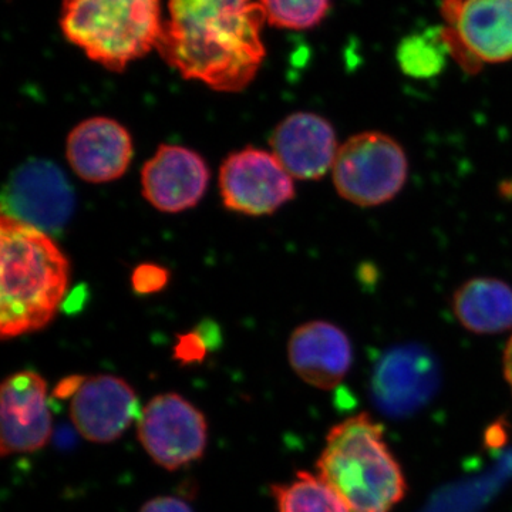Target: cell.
I'll list each match as a JSON object with an SVG mask.
<instances>
[{"instance_id": "cell-1", "label": "cell", "mask_w": 512, "mask_h": 512, "mask_svg": "<svg viewBox=\"0 0 512 512\" xmlns=\"http://www.w3.org/2000/svg\"><path fill=\"white\" fill-rule=\"evenodd\" d=\"M158 53L185 80L237 93L255 79L266 50L259 0H168Z\"/></svg>"}, {"instance_id": "cell-2", "label": "cell", "mask_w": 512, "mask_h": 512, "mask_svg": "<svg viewBox=\"0 0 512 512\" xmlns=\"http://www.w3.org/2000/svg\"><path fill=\"white\" fill-rule=\"evenodd\" d=\"M0 336L18 338L46 328L66 298L70 265L46 232L0 218Z\"/></svg>"}, {"instance_id": "cell-3", "label": "cell", "mask_w": 512, "mask_h": 512, "mask_svg": "<svg viewBox=\"0 0 512 512\" xmlns=\"http://www.w3.org/2000/svg\"><path fill=\"white\" fill-rule=\"evenodd\" d=\"M316 468L352 512H390L406 495V477L383 427L367 413L330 429Z\"/></svg>"}, {"instance_id": "cell-4", "label": "cell", "mask_w": 512, "mask_h": 512, "mask_svg": "<svg viewBox=\"0 0 512 512\" xmlns=\"http://www.w3.org/2000/svg\"><path fill=\"white\" fill-rule=\"evenodd\" d=\"M164 23L161 0H63L60 12L64 37L114 73L157 50Z\"/></svg>"}, {"instance_id": "cell-5", "label": "cell", "mask_w": 512, "mask_h": 512, "mask_svg": "<svg viewBox=\"0 0 512 512\" xmlns=\"http://www.w3.org/2000/svg\"><path fill=\"white\" fill-rule=\"evenodd\" d=\"M332 177L343 200L357 207H379L403 190L409 160L399 141L389 134L365 131L339 147Z\"/></svg>"}, {"instance_id": "cell-6", "label": "cell", "mask_w": 512, "mask_h": 512, "mask_svg": "<svg viewBox=\"0 0 512 512\" xmlns=\"http://www.w3.org/2000/svg\"><path fill=\"white\" fill-rule=\"evenodd\" d=\"M440 37L467 73L512 60V0H443Z\"/></svg>"}, {"instance_id": "cell-7", "label": "cell", "mask_w": 512, "mask_h": 512, "mask_svg": "<svg viewBox=\"0 0 512 512\" xmlns=\"http://www.w3.org/2000/svg\"><path fill=\"white\" fill-rule=\"evenodd\" d=\"M137 437L154 463L175 471L204 456L208 423L180 394H158L141 410Z\"/></svg>"}, {"instance_id": "cell-8", "label": "cell", "mask_w": 512, "mask_h": 512, "mask_svg": "<svg viewBox=\"0 0 512 512\" xmlns=\"http://www.w3.org/2000/svg\"><path fill=\"white\" fill-rule=\"evenodd\" d=\"M76 198L63 171L49 160H29L6 181L2 215L32 225L50 237L72 218Z\"/></svg>"}, {"instance_id": "cell-9", "label": "cell", "mask_w": 512, "mask_h": 512, "mask_svg": "<svg viewBox=\"0 0 512 512\" xmlns=\"http://www.w3.org/2000/svg\"><path fill=\"white\" fill-rule=\"evenodd\" d=\"M220 188L228 210L252 217L274 214L295 197L293 178L274 153L252 147L224 161Z\"/></svg>"}, {"instance_id": "cell-10", "label": "cell", "mask_w": 512, "mask_h": 512, "mask_svg": "<svg viewBox=\"0 0 512 512\" xmlns=\"http://www.w3.org/2000/svg\"><path fill=\"white\" fill-rule=\"evenodd\" d=\"M52 430L46 380L32 370L6 377L0 389L2 456L35 453L49 443Z\"/></svg>"}, {"instance_id": "cell-11", "label": "cell", "mask_w": 512, "mask_h": 512, "mask_svg": "<svg viewBox=\"0 0 512 512\" xmlns=\"http://www.w3.org/2000/svg\"><path fill=\"white\" fill-rule=\"evenodd\" d=\"M70 420L77 433L97 444L113 443L140 417L133 387L111 375L82 377L70 400Z\"/></svg>"}, {"instance_id": "cell-12", "label": "cell", "mask_w": 512, "mask_h": 512, "mask_svg": "<svg viewBox=\"0 0 512 512\" xmlns=\"http://www.w3.org/2000/svg\"><path fill=\"white\" fill-rule=\"evenodd\" d=\"M210 168L195 151L163 144L141 170L146 200L167 214L195 207L207 191Z\"/></svg>"}, {"instance_id": "cell-13", "label": "cell", "mask_w": 512, "mask_h": 512, "mask_svg": "<svg viewBox=\"0 0 512 512\" xmlns=\"http://www.w3.org/2000/svg\"><path fill=\"white\" fill-rule=\"evenodd\" d=\"M272 151L293 180H319L332 171L339 146L335 128L315 113H293L276 126Z\"/></svg>"}, {"instance_id": "cell-14", "label": "cell", "mask_w": 512, "mask_h": 512, "mask_svg": "<svg viewBox=\"0 0 512 512\" xmlns=\"http://www.w3.org/2000/svg\"><path fill=\"white\" fill-rule=\"evenodd\" d=\"M66 156L74 173L86 183H110L130 167L133 141L116 120L93 117L73 128L67 137Z\"/></svg>"}, {"instance_id": "cell-15", "label": "cell", "mask_w": 512, "mask_h": 512, "mask_svg": "<svg viewBox=\"0 0 512 512\" xmlns=\"http://www.w3.org/2000/svg\"><path fill=\"white\" fill-rule=\"evenodd\" d=\"M288 359L303 382L330 390L348 376L353 362L352 343L339 326L312 320L293 330Z\"/></svg>"}, {"instance_id": "cell-16", "label": "cell", "mask_w": 512, "mask_h": 512, "mask_svg": "<svg viewBox=\"0 0 512 512\" xmlns=\"http://www.w3.org/2000/svg\"><path fill=\"white\" fill-rule=\"evenodd\" d=\"M436 380L433 357L420 346L390 350L375 375L377 396L389 409H410L429 396Z\"/></svg>"}, {"instance_id": "cell-17", "label": "cell", "mask_w": 512, "mask_h": 512, "mask_svg": "<svg viewBox=\"0 0 512 512\" xmlns=\"http://www.w3.org/2000/svg\"><path fill=\"white\" fill-rule=\"evenodd\" d=\"M453 311L464 329L495 335L512 328V288L497 278H473L453 296Z\"/></svg>"}, {"instance_id": "cell-18", "label": "cell", "mask_w": 512, "mask_h": 512, "mask_svg": "<svg viewBox=\"0 0 512 512\" xmlns=\"http://www.w3.org/2000/svg\"><path fill=\"white\" fill-rule=\"evenodd\" d=\"M278 512H352L318 474H296L291 483L272 487Z\"/></svg>"}, {"instance_id": "cell-19", "label": "cell", "mask_w": 512, "mask_h": 512, "mask_svg": "<svg viewBox=\"0 0 512 512\" xmlns=\"http://www.w3.org/2000/svg\"><path fill=\"white\" fill-rule=\"evenodd\" d=\"M447 55L439 29L436 35L406 37L397 49V62L407 76L413 79H431L443 70Z\"/></svg>"}, {"instance_id": "cell-20", "label": "cell", "mask_w": 512, "mask_h": 512, "mask_svg": "<svg viewBox=\"0 0 512 512\" xmlns=\"http://www.w3.org/2000/svg\"><path fill=\"white\" fill-rule=\"evenodd\" d=\"M266 23L278 29L308 30L328 16L332 0H259Z\"/></svg>"}, {"instance_id": "cell-21", "label": "cell", "mask_w": 512, "mask_h": 512, "mask_svg": "<svg viewBox=\"0 0 512 512\" xmlns=\"http://www.w3.org/2000/svg\"><path fill=\"white\" fill-rule=\"evenodd\" d=\"M168 272L161 266L154 264H143L138 266L133 274L134 291L140 295L160 292L168 282Z\"/></svg>"}, {"instance_id": "cell-22", "label": "cell", "mask_w": 512, "mask_h": 512, "mask_svg": "<svg viewBox=\"0 0 512 512\" xmlns=\"http://www.w3.org/2000/svg\"><path fill=\"white\" fill-rule=\"evenodd\" d=\"M140 512H194L183 498L157 497L147 501Z\"/></svg>"}, {"instance_id": "cell-23", "label": "cell", "mask_w": 512, "mask_h": 512, "mask_svg": "<svg viewBox=\"0 0 512 512\" xmlns=\"http://www.w3.org/2000/svg\"><path fill=\"white\" fill-rule=\"evenodd\" d=\"M503 363L505 379H507L512 390V335L510 340H508L507 346H505Z\"/></svg>"}]
</instances>
